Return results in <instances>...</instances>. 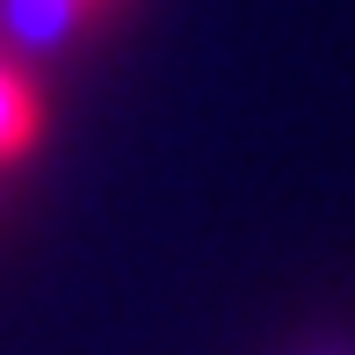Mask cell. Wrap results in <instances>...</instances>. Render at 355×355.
Returning a JSON list of instances; mask_svg holds the SVG:
<instances>
[{
  "label": "cell",
  "mask_w": 355,
  "mask_h": 355,
  "mask_svg": "<svg viewBox=\"0 0 355 355\" xmlns=\"http://www.w3.org/2000/svg\"><path fill=\"white\" fill-rule=\"evenodd\" d=\"M37 123H44V109H37L29 73H15L8 58H0V167H8V159H22L29 145H37Z\"/></svg>",
  "instance_id": "2"
},
{
  "label": "cell",
  "mask_w": 355,
  "mask_h": 355,
  "mask_svg": "<svg viewBox=\"0 0 355 355\" xmlns=\"http://www.w3.org/2000/svg\"><path fill=\"white\" fill-rule=\"evenodd\" d=\"M87 15H94L87 0H0V37L22 58H44V51H66L87 29Z\"/></svg>",
  "instance_id": "1"
},
{
  "label": "cell",
  "mask_w": 355,
  "mask_h": 355,
  "mask_svg": "<svg viewBox=\"0 0 355 355\" xmlns=\"http://www.w3.org/2000/svg\"><path fill=\"white\" fill-rule=\"evenodd\" d=\"M87 8H102V0H87Z\"/></svg>",
  "instance_id": "3"
}]
</instances>
